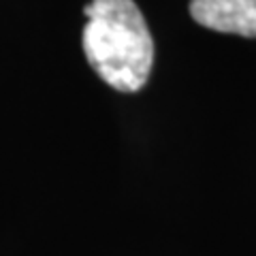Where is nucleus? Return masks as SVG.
I'll return each instance as SVG.
<instances>
[{"label":"nucleus","instance_id":"obj_2","mask_svg":"<svg viewBox=\"0 0 256 256\" xmlns=\"http://www.w3.org/2000/svg\"><path fill=\"white\" fill-rule=\"evenodd\" d=\"M190 15L210 30L256 38V0H192Z\"/></svg>","mask_w":256,"mask_h":256},{"label":"nucleus","instance_id":"obj_1","mask_svg":"<svg viewBox=\"0 0 256 256\" xmlns=\"http://www.w3.org/2000/svg\"><path fill=\"white\" fill-rule=\"evenodd\" d=\"M84 52L102 82L137 92L154 66V38L134 0H92L84 9Z\"/></svg>","mask_w":256,"mask_h":256}]
</instances>
